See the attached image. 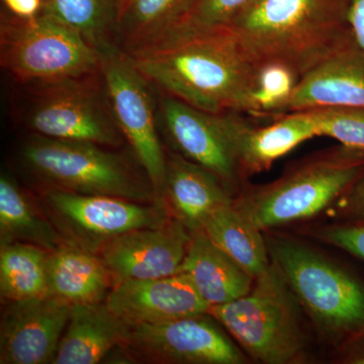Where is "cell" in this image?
<instances>
[{"label": "cell", "mask_w": 364, "mask_h": 364, "mask_svg": "<svg viewBox=\"0 0 364 364\" xmlns=\"http://www.w3.org/2000/svg\"><path fill=\"white\" fill-rule=\"evenodd\" d=\"M127 54L163 95L210 114L257 117L260 65L229 28L166 36Z\"/></svg>", "instance_id": "1"}, {"label": "cell", "mask_w": 364, "mask_h": 364, "mask_svg": "<svg viewBox=\"0 0 364 364\" xmlns=\"http://www.w3.org/2000/svg\"><path fill=\"white\" fill-rule=\"evenodd\" d=\"M229 28L259 65L284 64L299 77L352 48L337 0H252Z\"/></svg>", "instance_id": "2"}, {"label": "cell", "mask_w": 364, "mask_h": 364, "mask_svg": "<svg viewBox=\"0 0 364 364\" xmlns=\"http://www.w3.org/2000/svg\"><path fill=\"white\" fill-rule=\"evenodd\" d=\"M277 265L318 331L340 347L364 336V280L299 242L268 239Z\"/></svg>", "instance_id": "3"}, {"label": "cell", "mask_w": 364, "mask_h": 364, "mask_svg": "<svg viewBox=\"0 0 364 364\" xmlns=\"http://www.w3.org/2000/svg\"><path fill=\"white\" fill-rule=\"evenodd\" d=\"M364 171V150L340 146L309 158L277 181L234 200L244 217L264 232L317 215L335 203Z\"/></svg>", "instance_id": "4"}, {"label": "cell", "mask_w": 364, "mask_h": 364, "mask_svg": "<svg viewBox=\"0 0 364 364\" xmlns=\"http://www.w3.org/2000/svg\"><path fill=\"white\" fill-rule=\"evenodd\" d=\"M21 160L48 191L117 196L140 203L163 200L124 157L97 144L30 134L21 145Z\"/></svg>", "instance_id": "5"}, {"label": "cell", "mask_w": 364, "mask_h": 364, "mask_svg": "<svg viewBox=\"0 0 364 364\" xmlns=\"http://www.w3.org/2000/svg\"><path fill=\"white\" fill-rule=\"evenodd\" d=\"M301 309L284 274L272 261L267 272L254 280L247 294L210 306L208 313L256 360L289 364L305 358L306 338Z\"/></svg>", "instance_id": "6"}, {"label": "cell", "mask_w": 364, "mask_h": 364, "mask_svg": "<svg viewBox=\"0 0 364 364\" xmlns=\"http://www.w3.org/2000/svg\"><path fill=\"white\" fill-rule=\"evenodd\" d=\"M102 53L77 32L40 14L0 20V66L18 86L47 85L95 75Z\"/></svg>", "instance_id": "7"}, {"label": "cell", "mask_w": 364, "mask_h": 364, "mask_svg": "<svg viewBox=\"0 0 364 364\" xmlns=\"http://www.w3.org/2000/svg\"><path fill=\"white\" fill-rule=\"evenodd\" d=\"M18 117L32 135L117 149L124 136L112 117L102 74L18 86Z\"/></svg>", "instance_id": "8"}, {"label": "cell", "mask_w": 364, "mask_h": 364, "mask_svg": "<svg viewBox=\"0 0 364 364\" xmlns=\"http://www.w3.org/2000/svg\"><path fill=\"white\" fill-rule=\"evenodd\" d=\"M100 74L117 128L130 144L151 186L162 198L167 156L158 134L152 85L119 47L102 53Z\"/></svg>", "instance_id": "9"}, {"label": "cell", "mask_w": 364, "mask_h": 364, "mask_svg": "<svg viewBox=\"0 0 364 364\" xmlns=\"http://www.w3.org/2000/svg\"><path fill=\"white\" fill-rule=\"evenodd\" d=\"M44 198L45 213L66 243L93 254L116 237L172 219L164 200L140 203L60 191H48Z\"/></svg>", "instance_id": "10"}, {"label": "cell", "mask_w": 364, "mask_h": 364, "mask_svg": "<svg viewBox=\"0 0 364 364\" xmlns=\"http://www.w3.org/2000/svg\"><path fill=\"white\" fill-rule=\"evenodd\" d=\"M161 95L160 117L176 153L214 173L233 193L243 178L239 146L249 122L235 112L210 114Z\"/></svg>", "instance_id": "11"}, {"label": "cell", "mask_w": 364, "mask_h": 364, "mask_svg": "<svg viewBox=\"0 0 364 364\" xmlns=\"http://www.w3.org/2000/svg\"><path fill=\"white\" fill-rule=\"evenodd\" d=\"M210 314L161 324H129L121 344L131 360L156 364H243L247 358Z\"/></svg>", "instance_id": "12"}, {"label": "cell", "mask_w": 364, "mask_h": 364, "mask_svg": "<svg viewBox=\"0 0 364 364\" xmlns=\"http://www.w3.org/2000/svg\"><path fill=\"white\" fill-rule=\"evenodd\" d=\"M193 232L176 218L156 228L134 230L105 244L97 255L112 284L160 279L179 272Z\"/></svg>", "instance_id": "13"}, {"label": "cell", "mask_w": 364, "mask_h": 364, "mask_svg": "<svg viewBox=\"0 0 364 364\" xmlns=\"http://www.w3.org/2000/svg\"><path fill=\"white\" fill-rule=\"evenodd\" d=\"M70 311L51 296L7 301L0 322V363H53Z\"/></svg>", "instance_id": "14"}, {"label": "cell", "mask_w": 364, "mask_h": 364, "mask_svg": "<svg viewBox=\"0 0 364 364\" xmlns=\"http://www.w3.org/2000/svg\"><path fill=\"white\" fill-rule=\"evenodd\" d=\"M112 312L129 324H161L207 314L210 306L183 272L112 287L105 299Z\"/></svg>", "instance_id": "15"}, {"label": "cell", "mask_w": 364, "mask_h": 364, "mask_svg": "<svg viewBox=\"0 0 364 364\" xmlns=\"http://www.w3.org/2000/svg\"><path fill=\"white\" fill-rule=\"evenodd\" d=\"M162 198L170 214L191 230L200 231L217 208L232 203V193L219 177L178 153L167 156Z\"/></svg>", "instance_id": "16"}, {"label": "cell", "mask_w": 364, "mask_h": 364, "mask_svg": "<svg viewBox=\"0 0 364 364\" xmlns=\"http://www.w3.org/2000/svg\"><path fill=\"white\" fill-rule=\"evenodd\" d=\"M322 107L364 109V66L352 48L301 76L282 114Z\"/></svg>", "instance_id": "17"}, {"label": "cell", "mask_w": 364, "mask_h": 364, "mask_svg": "<svg viewBox=\"0 0 364 364\" xmlns=\"http://www.w3.org/2000/svg\"><path fill=\"white\" fill-rule=\"evenodd\" d=\"M129 323L107 303L71 306L68 324L53 364H97L121 346Z\"/></svg>", "instance_id": "18"}, {"label": "cell", "mask_w": 364, "mask_h": 364, "mask_svg": "<svg viewBox=\"0 0 364 364\" xmlns=\"http://www.w3.org/2000/svg\"><path fill=\"white\" fill-rule=\"evenodd\" d=\"M179 272L186 273L208 306H219L247 294L254 279L200 230L193 232Z\"/></svg>", "instance_id": "19"}, {"label": "cell", "mask_w": 364, "mask_h": 364, "mask_svg": "<svg viewBox=\"0 0 364 364\" xmlns=\"http://www.w3.org/2000/svg\"><path fill=\"white\" fill-rule=\"evenodd\" d=\"M114 287L107 268L97 254L74 246L50 252L48 296L74 306L100 303Z\"/></svg>", "instance_id": "20"}, {"label": "cell", "mask_w": 364, "mask_h": 364, "mask_svg": "<svg viewBox=\"0 0 364 364\" xmlns=\"http://www.w3.org/2000/svg\"><path fill=\"white\" fill-rule=\"evenodd\" d=\"M315 136L317 129L309 111L282 114L265 127L248 123L239 146L242 177L269 169L279 158Z\"/></svg>", "instance_id": "21"}, {"label": "cell", "mask_w": 364, "mask_h": 364, "mask_svg": "<svg viewBox=\"0 0 364 364\" xmlns=\"http://www.w3.org/2000/svg\"><path fill=\"white\" fill-rule=\"evenodd\" d=\"M202 230L254 279L272 264L262 231L239 212L234 200L217 208Z\"/></svg>", "instance_id": "22"}, {"label": "cell", "mask_w": 364, "mask_h": 364, "mask_svg": "<svg viewBox=\"0 0 364 364\" xmlns=\"http://www.w3.org/2000/svg\"><path fill=\"white\" fill-rule=\"evenodd\" d=\"M23 242L53 252L67 245L49 218L41 214L33 200L11 177L0 178V245Z\"/></svg>", "instance_id": "23"}, {"label": "cell", "mask_w": 364, "mask_h": 364, "mask_svg": "<svg viewBox=\"0 0 364 364\" xmlns=\"http://www.w3.org/2000/svg\"><path fill=\"white\" fill-rule=\"evenodd\" d=\"M195 1L131 0L117 16V47L131 53L159 39L188 16Z\"/></svg>", "instance_id": "24"}, {"label": "cell", "mask_w": 364, "mask_h": 364, "mask_svg": "<svg viewBox=\"0 0 364 364\" xmlns=\"http://www.w3.org/2000/svg\"><path fill=\"white\" fill-rule=\"evenodd\" d=\"M49 254L23 242L0 245V294L6 303L48 296Z\"/></svg>", "instance_id": "25"}, {"label": "cell", "mask_w": 364, "mask_h": 364, "mask_svg": "<svg viewBox=\"0 0 364 364\" xmlns=\"http://www.w3.org/2000/svg\"><path fill=\"white\" fill-rule=\"evenodd\" d=\"M40 14L69 26L100 53L117 47L119 0H45Z\"/></svg>", "instance_id": "26"}, {"label": "cell", "mask_w": 364, "mask_h": 364, "mask_svg": "<svg viewBox=\"0 0 364 364\" xmlns=\"http://www.w3.org/2000/svg\"><path fill=\"white\" fill-rule=\"evenodd\" d=\"M299 78L296 71L284 64H261L254 91L257 117L282 116Z\"/></svg>", "instance_id": "27"}, {"label": "cell", "mask_w": 364, "mask_h": 364, "mask_svg": "<svg viewBox=\"0 0 364 364\" xmlns=\"http://www.w3.org/2000/svg\"><path fill=\"white\" fill-rule=\"evenodd\" d=\"M310 112L317 135L330 136L345 147L364 150V109L322 107Z\"/></svg>", "instance_id": "28"}, {"label": "cell", "mask_w": 364, "mask_h": 364, "mask_svg": "<svg viewBox=\"0 0 364 364\" xmlns=\"http://www.w3.org/2000/svg\"><path fill=\"white\" fill-rule=\"evenodd\" d=\"M251 1L252 0H196L188 16L161 38L229 28Z\"/></svg>", "instance_id": "29"}, {"label": "cell", "mask_w": 364, "mask_h": 364, "mask_svg": "<svg viewBox=\"0 0 364 364\" xmlns=\"http://www.w3.org/2000/svg\"><path fill=\"white\" fill-rule=\"evenodd\" d=\"M320 240L364 261V221L347 222L318 230Z\"/></svg>", "instance_id": "30"}, {"label": "cell", "mask_w": 364, "mask_h": 364, "mask_svg": "<svg viewBox=\"0 0 364 364\" xmlns=\"http://www.w3.org/2000/svg\"><path fill=\"white\" fill-rule=\"evenodd\" d=\"M345 33L364 66V0H337Z\"/></svg>", "instance_id": "31"}, {"label": "cell", "mask_w": 364, "mask_h": 364, "mask_svg": "<svg viewBox=\"0 0 364 364\" xmlns=\"http://www.w3.org/2000/svg\"><path fill=\"white\" fill-rule=\"evenodd\" d=\"M335 205V214L347 222L364 221V171Z\"/></svg>", "instance_id": "32"}, {"label": "cell", "mask_w": 364, "mask_h": 364, "mask_svg": "<svg viewBox=\"0 0 364 364\" xmlns=\"http://www.w3.org/2000/svg\"><path fill=\"white\" fill-rule=\"evenodd\" d=\"M6 11L21 18L39 16L44 0H2Z\"/></svg>", "instance_id": "33"}, {"label": "cell", "mask_w": 364, "mask_h": 364, "mask_svg": "<svg viewBox=\"0 0 364 364\" xmlns=\"http://www.w3.org/2000/svg\"><path fill=\"white\" fill-rule=\"evenodd\" d=\"M341 348L342 363L364 364V336L351 340Z\"/></svg>", "instance_id": "34"}, {"label": "cell", "mask_w": 364, "mask_h": 364, "mask_svg": "<svg viewBox=\"0 0 364 364\" xmlns=\"http://www.w3.org/2000/svg\"><path fill=\"white\" fill-rule=\"evenodd\" d=\"M131 0H119V14L121 13L122 9H123L124 7Z\"/></svg>", "instance_id": "35"}, {"label": "cell", "mask_w": 364, "mask_h": 364, "mask_svg": "<svg viewBox=\"0 0 364 364\" xmlns=\"http://www.w3.org/2000/svg\"><path fill=\"white\" fill-rule=\"evenodd\" d=\"M44 1H45V0H44Z\"/></svg>", "instance_id": "36"}]
</instances>
